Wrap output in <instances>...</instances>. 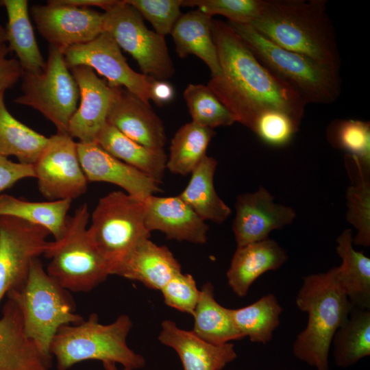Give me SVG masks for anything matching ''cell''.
Listing matches in <instances>:
<instances>
[{
	"mask_svg": "<svg viewBox=\"0 0 370 370\" xmlns=\"http://www.w3.org/2000/svg\"><path fill=\"white\" fill-rule=\"evenodd\" d=\"M212 35L221 73L207 86L251 130L264 111L280 110L301 122L306 103L300 95L267 69L227 23L212 20Z\"/></svg>",
	"mask_w": 370,
	"mask_h": 370,
	"instance_id": "obj_1",
	"label": "cell"
},
{
	"mask_svg": "<svg viewBox=\"0 0 370 370\" xmlns=\"http://www.w3.org/2000/svg\"><path fill=\"white\" fill-rule=\"evenodd\" d=\"M251 25L281 47L340 71L341 56L325 0H263Z\"/></svg>",
	"mask_w": 370,
	"mask_h": 370,
	"instance_id": "obj_2",
	"label": "cell"
},
{
	"mask_svg": "<svg viewBox=\"0 0 370 370\" xmlns=\"http://www.w3.org/2000/svg\"><path fill=\"white\" fill-rule=\"evenodd\" d=\"M295 304L308 314V321L293 344V355L316 370H330L332 338L354 308L338 282L336 267L304 277Z\"/></svg>",
	"mask_w": 370,
	"mask_h": 370,
	"instance_id": "obj_3",
	"label": "cell"
},
{
	"mask_svg": "<svg viewBox=\"0 0 370 370\" xmlns=\"http://www.w3.org/2000/svg\"><path fill=\"white\" fill-rule=\"evenodd\" d=\"M6 296L20 310L26 335L50 362V346L58 330L84 320L75 313L69 291L49 275L38 258L32 261L25 282Z\"/></svg>",
	"mask_w": 370,
	"mask_h": 370,
	"instance_id": "obj_4",
	"label": "cell"
},
{
	"mask_svg": "<svg viewBox=\"0 0 370 370\" xmlns=\"http://www.w3.org/2000/svg\"><path fill=\"white\" fill-rule=\"evenodd\" d=\"M132 326L130 317L126 314L105 325L92 313L77 324L61 327L51 343L50 354L56 358L58 370H68L88 360L119 363L131 370L141 369L145 365L144 357L127 343Z\"/></svg>",
	"mask_w": 370,
	"mask_h": 370,
	"instance_id": "obj_5",
	"label": "cell"
},
{
	"mask_svg": "<svg viewBox=\"0 0 370 370\" xmlns=\"http://www.w3.org/2000/svg\"><path fill=\"white\" fill-rule=\"evenodd\" d=\"M256 58L305 103L330 104L340 96V71L269 40L251 25L228 22Z\"/></svg>",
	"mask_w": 370,
	"mask_h": 370,
	"instance_id": "obj_6",
	"label": "cell"
},
{
	"mask_svg": "<svg viewBox=\"0 0 370 370\" xmlns=\"http://www.w3.org/2000/svg\"><path fill=\"white\" fill-rule=\"evenodd\" d=\"M90 213L86 204L67 217L63 236L50 241L44 256L49 275L69 291L89 292L110 275L108 263L87 234Z\"/></svg>",
	"mask_w": 370,
	"mask_h": 370,
	"instance_id": "obj_7",
	"label": "cell"
},
{
	"mask_svg": "<svg viewBox=\"0 0 370 370\" xmlns=\"http://www.w3.org/2000/svg\"><path fill=\"white\" fill-rule=\"evenodd\" d=\"M145 200L113 191L102 197L92 211L87 234L108 263L110 275L138 243L150 237Z\"/></svg>",
	"mask_w": 370,
	"mask_h": 370,
	"instance_id": "obj_8",
	"label": "cell"
},
{
	"mask_svg": "<svg viewBox=\"0 0 370 370\" xmlns=\"http://www.w3.org/2000/svg\"><path fill=\"white\" fill-rule=\"evenodd\" d=\"M22 77V95L14 103L35 109L53 123L57 132H67L77 110L79 91L62 51L49 45L45 69L23 73Z\"/></svg>",
	"mask_w": 370,
	"mask_h": 370,
	"instance_id": "obj_9",
	"label": "cell"
},
{
	"mask_svg": "<svg viewBox=\"0 0 370 370\" xmlns=\"http://www.w3.org/2000/svg\"><path fill=\"white\" fill-rule=\"evenodd\" d=\"M103 31L136 60L143 74L162 81L174 75L164 37L149 30L126 0L103 13Z\"/></svg>",
	"mask_w": 370,
	"mask_h": 370,
	"instance_id": "obj_10",
	"label": "cell"
},
{
	"mask_svg": "<svg viewBox=\"0 0 370 370\" xmlns=\"http://www.w3.org/2000/svg\"><path fill=\"white\" fill-rule=\"evenodd\" d=\"M77 143L67 132H57L33 164L40 192L50 201L73 200L87 190Z\"/></svg>",
	"mask_w": 370,
	"mask_h": 370,
	"instance_id": "obj_11",
	"label": "cell"
},
{
	"mask_svg": "<svg viewBox=\"0 0 370 370\" xmlns=\"http://www.w3.org/2000/svg\"><path fill=\"white\" fill-rule=\"evenodd\" d=\"M49 234L43 227L0 216V302L25 282L32 261L48 248Z\"/></svg>",
	"mask_w": 370,
	"mask_h": 370,
	"instance_id": "obj_12",
	"label": "cell"
},
{
	"mask_svg": "<svg viewBox=\"0 0 370 370\" xmlns=\"http://www.w3.org/2000/svg\"><path fill=\"white\" fill-rule=\"evenodd\" d=\"M63 54L69 69L79 65L88 66L105 77L110 86L124 88L150 105L154 78L134 71L108 33H101L88 43L71 47Z\"/></svg>",
	"mask_w": 370,
	"mask_h": 370,
	"instance_id": "obj_13",
	"label": "cell"
},
{
	"mask_svg": "<svg viewBox=\"0 0 370 370\" xmlns=\"http://www.w3.org/2000/svg\"><path fill=\"white\" fill-rule=\"evenodd\" d=\"M31 14L40 35L50 46L62 53L66 49L88 43L103 31V13L47 1L46 5H34Z\"/></svg>",
	"mask_w": 370,
	"mask_h": 370,
	"instance_id": "obj_14",
	"label": "cell"
},
{
	"mask_svg": "<svg viewBox=\"0 0 370 370\" xmlns=\"http://www.w3.org/2000/svg\"><path fill=\"white\" fill-rule=\"evenodd\" d=\"M235 210L232 231L237 247L267 239L272 231L291 224L296 218L293 208L276 203L262 186L254 192L239 195Z\"/></svg>",
	"mask_w": 370,
	"mask_h": 370,
	"instance_id": "obj_15",
	"label": "cell"
},
{
	"mask_svg": "<svg viewBox=\"0 0 370 370\" xmlns=\"http://www.w3.org/2000/svg\"><path fill=\"white\" fill-rule=\"evenodd\" d=\"M79 91L80 103L72 116L67 133L79 143H95L107 117L119 87H111L94 70L79 65L69 69Z\"/></svg>",
	"mask_w": 370,
	"mask_h": 370,
	"instance_id": "obj_16",
	"label": "cell"
},
{
	"mask_svg": "<svg viewBox=\"0 0 370 370\" xmlns=\"http://www.w3.org/2000/svg\"><path fill=\"white\" fill-rule=\"evenodd\" d=\"M81 166L88 181L120 186L128 195L145 200L161 192L160 182L109 154L95 143H77Z\"/></svg>",
	"mask_w": 370,
	"mask_h": 370,
	"instance_id": "obj_17",
	"label": "cell"
},
{
	"mask_svg": "<svg viewBox=\"0 0 370 370\" xmlns=\"http://www.w3.org/2000/svg\"><path fill=\"white\" fill-rule=\"evenodd\" d=\"M145 202V225L163 232L167 238L195 244L207 242L209 226L178 195L149 196Z\"/></svg>",
	"mask_w": 370,
	"mask_h": 370,
	"instance_id": "obj_18",
	"label": "cell"
},
{
	"mask_svg": "<svg viewBox=\"0 0 370 370\" xmlns=\"http://www.w3.org/2000/svg\"><path fill=\"white\" fill-rule=\"evenodd\" d=\"M107 123L144 146L163 149L166 138L162 120L150 105L119 87L109 111Z\"/></svg>",
	"mask_w": 370,
	"mask_h": 370,
	"instance_id": "obj_19",
	"label": "cell"
},
{
	"mask_svg": "<svg viewBox=\"0 0 370 370\" xmlns=\"http://www.w3.org/2000/svg\"><path fill=\"white\" fill-rule=\"evenodd\" d=\"M158 340L177 352L184 370H222L237 357L232 343H210L171 320L162 322Z\"/></svg>",
	"mask_w": 370,
	"mask_h": 370,
	"instance_id": "obj_20",
	"label": "cell"
},
{
	"mask_svg": "<svg viewBox=\"0 0 370 370\" xmlns=\"http://www.w3.org/2000/svg\"><path fill=\"white\" fill-rule=\"evenodd\" d=\"M181 272L180 264L166 247L145 238L135 246L112 275L138 281L151 289L160 291Z\"/></svg>",
	"mask_w": 370,
	"mask_h": 370,
	"instance_id": "obj_21",
	"label": "cell"
},
{
	"mask_svg": "<svg viewBox=\"0 0 370 370\" xmlns=\"http://www.w3.org/2000/svg\"><path fill=\"white\" fill-rule=\"evenodd\" d=\"M50 366L26 335L18 307L8 299L0 318V370H49Z\"/></svg>",
	"mask_w": 370,
	"mask_h": 370,
	"instance_id": "obj_22",
	"label": "cell"
},
{
	"mask_svg": "<svg viewBox=\"0 0 370 370\" xmlns=\"http://www.w3.org/2000/svg\"><path fill=\"white\" fill-rule=\"evenodd\" d=\"M287 260L286 250L273 239L237 247L226 273L228 285L237 296L245 297L260 275L280 269Z\"/></svg>",
	"mask_w": 370,
	"mask_h": 370,
	"instance_id": "obj_23",
	"label": "cell"
},
{
	"mask_svg": "<svg viewBox=\"0 0 370 370\" xmlns=\"http://www.w3.org/2000/svg\"><path fill=\"white\" fill-rule=\"evenodd\" d=\"M212 16L198 9L182 14L171 33L177 56L195 55L208 66L212 76L220 74L217 48L212 35Z\"/></svg>",
	"mask_w": 370,
	"mask_h": 370,
	"instance_id": "obj_24",
	"label": "cell"
},
{
	"mask_svg": "<svg viewBox=\"0 0 370 370\" xmlns=\"http://www.w3.org/2000/svg\"><path fill=\"white\" fill-rule=\"evenodd\" d=\"M95 143L114 158L162 182L167 161L163 149L139 144L108 123L97 134Z\"/></svg>",
	"mask_w": 370,
	"mask_h": 370,
	"instance_id": "obj_25",
	"label": "cell"
},
{
	"mask_svg": "<svg viewBox=\"0 0 370 370\" xmlns=\"http://www.w3.org/2000/svg\"><path fill=\"white\" fill-rule=\"evenodd\" d=\"M353 237L348 228L336 238V250L342 260L336 267L337 278L353 307L370 309V258L354 249Z\"/></svg>",
	"mask_w": 370,
	"mask_h": 370,
	"instance_id": "obj_26",
	"label": "cell"
},
{
	"mask_svg": "<svg viewBox=\"0 0 370 370\" xmlns=\"http://www.w3.org/2000/svg\"><path fill=\"white\" fill-rule=\"evenodd\" d=\"M8 16L5 27L10 51L16 56L23 73H37L46 65L32 25L27 0H1Z\"/></svg>",
	"mask_w": 370,
	"mask_h": 370,
	"instance_id": "obj_27",
	"label": "cell"
},
{
	"mask_svg": "<svg viewBox=\"0 0 370 370\" xmlns=\"http://www.w3.org/2000/svg\"><path fill=\"white\" fill-rule=\"evenodd\" d=\"M217 164L215 158L205 156L192 171L188 185L178 196L204 221L221 223L232 210L214 188V175Z\"/></svg>",
	"mask_w": 370,
	"mask_h": 370,
	"instance_id": "obj_28",
	"label": "cell"
},
{
	"mask_svg": "<svg viewBox=\"0 0 370 370\" xmlns=\"http://www.w3.org/2000/svg\"><path fill=\"white\" fill-rule=\"evenodd\" d=\"M193 316V332L206 342L222 345L244 338L236 328L230 309L216 301L210 282L203 285Z\"/></svg>",
	"mask_w": 370,
	"mask_h": 370,
	"instance_id": "obj_29",
	"label": "cell"
},
{
	"mask_svg": "<svg viewBox=\"0 0 370 370\" xmlns=\"http://www.w3.org/2000/svg\"><path fill=\"white\" fill-rule=\"evenodd\" d=\"M71 201L63 199L35 202L2 194L0 195V216L13 217L43 227L58 241L65 232Z\"/></svg>",
	"mask_w": 370,
	"mask_h": 370,
	"instance_id": "obj_30",
	"label": "cell"
},
{
	"mask_svg": "<svg viewBox=\"0 0 370 370\" xmlns=\"http://www.w3.org/2000/svg\"><path fill=\"white\" fill-rule=\"evenodd\" d=\"M334 362L347 369L370 355V309L353 308L331 343Z\"/></svg>",
	"mask_w": 370,
	"mask_h": 370,
	"instance_id": "obj_31",
	"label": "cell"
},
{
	"mask_svg": "<svg viewBox=\"0 0 370 370\" xmlns=\"http://www.w3.org/2000/svg\"><path fill=\"white\" fill-rule=\"evenodd\" d=\"M49 137L34 131L14 117L0 95V156L16 157L18 162L34 164Z\"/></svg>",
	"mask_w": 370,
	"mask_h": 370,
	"instance_id": "obj_32",
	"label": "cell"
},
{
	"mask_svg": "<svg viewBox=\"0 0 370 370\" xmlns=\"http://www.w3.org/2000/svg\"><path fill=\"white\" fill-rule=\"evenodd\" d=\"M234 323L245 337L254 343L267 344L280 324L283 308L276 296L269 293L243 308L230 309Z\"/></svg>",
	"mask_w": 370,
	"mask_h": 370,
	"instance_id": "obj_33",
	"label": "cell"
},
{
	"mask_svg": "<svg viewBox=\"0 0 370 370\" xmlns=\"http://www.w3.org/2000/svg\"><path fill=\"white\" fill-rule=\"evenodd\" d=\"M215 134L213 129L193 121L182 126L171 140L166 169L173 174L191 173L206 156L208 145Z\"/></svg>",
	"mask_w": 370,
	"mask_h": 370,
	"instance_id": "obj_34",
	"label": "cell"
},
{
	"mask_svg": "<svg viewBox=\"0 0 370 370\" xmlns=\"http://www.w3.org/2000/svg\"><path fill=\"white\" fill-rule=\"evenodd\" d=\"M356 170V178L346 191V219L356 230L353 243L370 246V182L369 171L347 156Z\"/></svg>",
	"mask_w": 370,
	"mask_h": 370,
	"instance_id": "obj_35",
	"label": "cell"
},
{
	"mask_svg": "<svg viewBox=\"0 0 370 370\" xmlns=\"http://www.w3.org/2000/svg\"><path fill=\"white\" fill-rule=\"evenodd\" d=\"M329 143L370 170V123L356 119H336L327 130Z\"/></svg>",
	"mask_w": 370,
	"mask_h": 370,
	"instance_id": "obj_36",
	"label": "cell"
},
{
	"mask_svg": "<svg viewBox=\"0 0 370 370\" xmlns=\"http://www.w3.org/2000/svg\"><path fill=\"white\" fill-rule=\"evenodd\" d=\"M184 97L192 121L197 124L214 129L236 122L232 113L208 86L190 84L184 91Z\"/></svg>",
	"mask_w": 370,
	"mask_h": 370,
	"instance_id": "obj_37",
	"label": "cell"
},
{
	"mask_svg": "<svg viewBox=\"0 0 370 370\" xmlns=\"http://www.w3.org/2000/svg\"><path fill=\"white\" fill-rule=\"evenodd\" d=\"M300 124L287 112L272 109L260 113L251 130L267 145L281 147L292 140Z\"/></svg>",
	"mask_w": 370,
	"mask_h": 370,
	"instance_id": "obj_38",
	"label": "cell"
},
{
	"mask_svg": "<svg viewBox=\"0 0 370 370\" xmlns=\"http://www.w3.org/2000/svg\"><path fill=\"white\" fill-rule=\"evenodd\" d=\"M182 6L197 7L211 16L222 15L230 22L250 25L260 15L263 0H182Z\"/></svg>",
	"mask_w": 370,
	"mask_h": 370,
	"instance_id": "obj_39",
	"label": "cell"
},
{
	"mask_svg": "<svg viewBox=\"0 0 370 370\" xmlns=\"http://www.w3.org/2000/svg\"><path fill=\"white\" fill-rule=\"evenodd\" d=\"M162 36L171 34L182 15V0H126Z\"/></svg>",
	"mask_w": 370,
	"mask_h": 370,
	"instance_id": "obj_40",
	"label": "cell"
},
{
	"mask_svg": "<svg viewBox=\"0 0 370 370\" xmlns=\"http://www.w3.org/2000/svg\"><path fill=\"white\" fill-rule=\"evenodd\" d=\"M164 303L180 312L193 314L200 291L190 274L182 272L173 277L160 290Z\"/></svg>",
	"mask_w": 370,
	"mask_h": 370,
	"instance_id": "obj_41",
	"label": "cell"
},
{
	"mask_svg": "<svg viewBox=\"0 0 370 370\" xmlns=\"http://www.w3.org/2000/svg\"><path fill=\"white\" fill-rule=\"evenodd\" d=\"M28 177H35L32 164L14 162L0 156V193Z\"/></svg>",
	"mask_w": 370,
	"mask_h": 370,
	"instance_id": "obj_42",
	"label": "cell"
},
{
	"mask_svg": "<svg viewBox=\"0 0 370 370\" xmlns=\"http://www.w3.org/2000/svg\"><path fill=\"white\" fill-rule=\"evenodd\" d=\"M7 44L0 45V95L12 88L23 77V71L16 58H9Z\"/></svg>",
	"mask_w": 370,
	"mask_h": 370,
	"instance_id": "obj_43",
	"label": "cell"
},
{
	"mask_svg": "<svg viewBox=\"0 0 370 370\" xmlns=\"http://www.w3.org/2000/svg\"><path fill=\"white\" fill-rule=\"evenodd\" d=\"M174 97V89L166 81L153 79L151 88V99L157 105L162 106L170 101Z\"/></svg>",
	"mask_w": 370,
	"mask_h": 370,
	"instance_id": "obj_44",
	"label": "cell"
},
{
	"mask_svg": "<svg viewBox=\"0 0 370 370\" xmlns=\"http://www.w3.org/2000/svg\"><path fill=\"white\" fill-rule=\"evenodd\" d=\"M55 1L60 4L79 8L99 7L106 12L118 5L121 0H55Z\"/></svg>",
	"mask_w": 370,
	"mask_h": 370,
	"instance_id": "obj_45",
	"label": "cell"
},
{
	"mask_svg": "<svg viewBox=\"0 0 370 370\" xmlns=\"http://www.w3.org/2000/svg\"><path fill=\"white\" fill-rule=\"evenodd\" d=\"M103 366L105 370H131L127 368L119 369L116 367V364L113 362H103Z\"/></svg>",
	"mask_w": 370,
	"mask_h": 370,
	"instance_id": "obj_46",
	"label": "cell"
},
{
	"mask_svg": "<svg viewBox=\"0 0 370 370\" xmlns=\"http://www.w3.org/2000/svg\"><path fill=\"white\" fill-rule=\"evenodd\" d=\"M7 43L5 28L0 24V45Z\"/></svg>",
	"mask_w": 370,
	"mask_h": 370,
	"instance_id": "obj_47",
	"label": "cell"
}]
</instances>
